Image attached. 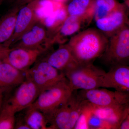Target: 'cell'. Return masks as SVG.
<instances>
[{
    "mask_svg": "<svg viewBox=\"0 0 129 129\" xmlns=\"http://www.w3.org/2000/svg\"><path fill=\"white\" fill-rule=\"evenodd\" d=\"M108 41L99 29L89 28L73 36L67 44L77 62L89 63L102 55Z\"/></svg>",
    "mask_w": 129,
    "mask_h": 129,
    "instance_id": "1",
    "label": "cell"
},
{
    "mask_svg": "<svg viewBox=\"0 0 129 129\" xmlns=\"http://www.w3.org/2000/svg\"><path fill=\"white\" fill-rule=\"evenodd\" d=\"M106 73L92 63H78L63 72L73 91L102 87Z\"/></svg>",
    "mask_w": 129,
    "mask_h": 129,
    "instance_id": "2",
    "label": "cell"
},
{
    "mask_svg": "<svg viewBox=\"0 0 129 129\" xmlns=\"http://www.w3.org/2000/svg\"><path fill=\"white\" fill-rule=\"evenodd\" d=\"M108 39L107 48L101 56L104 62L111 67L129 65V23Z\"/></svg>",
    "mask_w": 129,
    "mask_h": 129,
    "instance_id": "3",
    "label": "cell"
},
{
    "mask_svg": "<svg viewBox=\"0 0 129 129\" xmlns=\"http://www.w3.org/2000/svg\"><path fill=\"white\" fill-rule=\"evenodd\" d=\"M73 91L66 77L40 93L32 105L45 114L47 113L65 103Z\"/></svg>",
    "mask_w": 129,
    "mask_h": 129,
    "instance_id": "4",
    "label": "cell"
},
{
    "mask_svg": "<svg viewBox=\"0 0 129 129\" xmlns=\"http://www.w3.org/2000/svg\"><path fill=\"white\" fill-rule=\"evenodd\" d=\"M79 94L84 99L97 107H108L129 103V93L106 89L81 90Z\"/></svg>",
    "mask_w": 129,
    "mask_h": 129,
    "instance_id": "5",
    "label": "cell"
},
{
    "mask_svg": "<svg viewBox=\"0 0 129 129\" xmlns=\"http://www.w3.org/2000/svg\"><path fill=\"white\" fill-rule=\"evenodd\" d=\"M39 2L40 0H36L20 8L16 18L14 33L5 44V48L11 47L39 21L37 9Z\"/></svg>",
    "mask_w": 129,
    "mask_h": 129,
    "instance_id": "6",
    "label": "cell"
},
{
    "mask_svg": "<svg viewBox=\"0 0 129 129\" xmlns=\"http://www.w3.org/2000/svg\"><path fill=\"white\" fill-rule=\"evenodd\" d=\"M37 86L41 92L55 84L65 77L45 60L39 61L25 72Z\"/></svg>",
    "mask_w": 129,
    "mask_h": 129,
    "instance_id": "7",
    "label": "cell"
},
{
    "mask_svg": "<svg viewBox=\"0 0 129 129\" xmlns=\"http://www.w3.org/2000/svg\"><path fill=\"white\" fill-rule=\"evenodd\" d=\"M25 73L24 80L18 86L14 94L6 101L16 113L31 106L41 93L30 77Z\"/></svg>",
    "mask_w": 129,
    "mask_h": 129,
    "instance_id": "8",
    "label": "cell"
},
{
    "mask_svg": "<svg viewBox=\"0 0 129 129\" xmlns=\"http://www.w3.org/2000/svg\"><path fill=\"white\" fill-rule=\"evenodd\" d=\"M47 50L45 47L37 48L12 47L8 49L5 61L17 69L25 72Z\"/></svg>",
    "mask_w": 129,
    "mask_h": 129,
    "instance_id": "9",
    "label": "cell"
},
{
    "mask_svg": "<svg viewBox=\"0 0 129 129\" xmlns=\"http://www.w3.org/2000/svg\"><path fill=\"white\" fill-rule=\"evenodd\" d=\"M127 7L120 3L107 16L95 20L97 28L108 38L115 34L129 23Z\"/></svg>",
    "mask_w": 129,
    "mask_h": 129,
    "instance_id": "10",
    "label": "cell"
},
{
    "mask_svg": "<svg viewBox=\"0 0 129 129\" xmlns=\"http://www.w3.org/2000/svg\"><path fill=\"white\" fill-rule=\"evenodd\" d=\"M49 37L50 34L46 26L38 21L10 48H37L42 47L46 48Z\"/></svg>",
    "mask_w": 129,
    "mask_h": 129,
    "instance_id": "11",
    "label": "cell"
},
{
    "mask_svg": "<svg viewBox=\"0 0 129 129\" xmlns=\"http://www.w3.org/2000/svg\"><path fill=\"white\" fill-rule=\"evenodd\" d=\"M102 87L129 93V65L112 67L104 75Z\"/></svg>",
    "mask_w": 129,
    "mask_h": 129,
    "instance_id": "12",
    "label": "cell"
},
{
    "mask_svg": "<svg viewBox=\"0 0 129 129\" xmlns=\"http://www.w3.org/2000/svg\"><path fill=\"white\" fill-rule=\"evenodd\" d=\"M85 23H87L79 17L69 15L57 30L51 35L48 46L50 47L55 43L63 44L64 38L74 35L78 32Z\"/></svg>",
    "mask_w": 129,
    "mask_h": 129,
    "instance_id": "13",
    "label": "cell"
},
{
    "mask_svg": "<svg viewBox=\"0 0 129 129\" xmlns=\"http://www.w3.org/2000/svg\"><path fill=\"white\" fill-rule=\"evenodd\" d=\"M44 60L56 69L64 72L78 63L75 59L68 44H61Z\"/></svg>",
    "mask_w": 129,
    "mask_h": 129,
    "instance_id": "14",
    "label": "cell"
},
{
    "mask_svg": "<svg viewBox=\"0 0 129 129\" xmlns=\"http://www.w3.org/2000/svg\"><path fill=\"white\" fill-rule=\"evenodd\" d=\"M25 78V72L17 69L6 61L0 64V89L5 92L18 86Z\"/></svg>",
    "mask_w": 129,
    "mask_h": 129,
    "instance_id": "15",
    "label": "cell"
},
{
    "mask_svg": "<svg viewBox=\"0 0 129 129\" xmlns=\"http://www.w3.org/2000/svg\"><path fill=\"white\" fill-rule=\"evenodd\" d=\"M129 104L108 107L92 106L94 112L109 125L111 129H119Z\"/></svg>",
    "mask_w": 129,
    "mask_h": 129,
    "instance_id": "16",
    "label": "cell"
},
{
    "mask_svg": "<svg viewBox=\"0 0 129 129\" xmlns=\"http://www.w3.org/2000/svg\"><path fill=\"white\" fill-rule=\"evenodd\" d=\"M69 99L57 108L45 114L50 129H68L70 116Z\"/></svg>",
    "mask_w": 129,
    "mask_h": 129,
    "instance_id": "17",
    "label": "cell"
},
{
    "mask_svg": "<svg viewBox=\"0 0 129 129\" xmlns=\"http://www.w3.org/2000/svg\"><path fill=\"white\" fill-rule=\"evenodd\" d=\"M66 7L69 15L79 17L88 23L94 18L95 0H72Z\"/></svg>",
    "mask_w": 129,
    "mask_h": 129,
    "instance_id": "18",
    "label": "cell"
},
{
    "mask_svg": "<svg viewBox=\"0 0 129 129\" xmlns=\"http://www.w3.org/2000/svg\"><path fill=\"white\" fill-rule=\"evenodd\" d=\"M20 8L14 6L0 18V48H5V44L13 35L16 18Z\"/></svg>",
    "mask_w": 129,
    "mask_h": 129,
    "instance_id": "19",
    "label": "cell"
},
{
    "mask_svg": "<svg viewBox=\"0 0 129 129\" xmlns=\"http://www.w3.org/2000/svg\"><path fill=\"white\" fill-rule=\"evenodd\" d=\"M25 109L24 117L30 129H50L44 113L32 105Z\"/></svg>",
    "mask_w": 129,
    "mask_h": 129,
    "instance_id": "20",
    "label": "cell"
},
{
    "mask_svg": "<svg viewBox=\"0 0 129 129\" xmlns=\"http://www.w3.org/2000/svg\"><path fill=\"white\" fill-rule=\"evenodd\" d=\"M76 92V91H74L69 99L70 116L68 129H74L87 102Z\"/></svg>",
    "mask_w": 129,
    "mask_h": 129,
    "instance_id": "21",
    "label": "cell"
},
{
    "mask_svg": "<svg viewBox=\"0 0 129 129\" xmlns=\"http://www.w3.org/2000/svg\"><path fill=\"white\" fill-rule=\"evenodd\" d=\"M69 16L67 7L61 5L55 9L47 18L46 26L49 28V32L52 34L56 31Z\"/></svg>",
    "mask_w": 129,
    "mask_h": 129,
    "instance_id": "22",
    "label": "cell"
},
{
    "mask_svg": "<svg viewBox=\"0 0 129 129\" xmlns=\"http://www.w3.org/2000/svg\"><path fill=\"white\" fill-rule=\"evenodd\" d=\"M95 21L104 17L120 5L117 0H95Z\"/></svg>",
    "mask_w": 129,
    "mask_h": 129,
    "instance_id": "23",
    "label": "cell"
},
{
    "mask_svg": "<svg viewBox=\"0 0 129 129\" xmlns=\"http://www.w3.org/2000/svg\"><path fill=\"white\" fill-rule=\"evenodd\" d=\"M16 114L7 102L4 103L0 113V129H14Z\"/></svg>",
    "mask_w": 129,
    "mask_h": 129,
    "instance_id": "24",
    "label": "cell"
},
{
    "mask_svg": "<svg viewBox=\"0 0 129 129\" xmlns=\"http://www.w3.org/2000/svg\"><path fill=\"white\" fill-rule=\"evenodd\" d=\"M88 129H111L109 125L93 111L92 106L90 104L87 121Z\"/></svg>",
    "mask_w": 129,
    "mask_h": 129,
    "instance_id": "25",
    "label": "cell"
},
{
    "mask_svg": "<svg viewBox=\"0 0 129 129\" xmlns=\"http://www.w3.org/2000/svg\"><path fill=\"white\" fill-rule=\"evenodd\" d=\"M14 129H30L24 120V115H19L16 118Z\"/></svg>",
    "mask_w": 129,
    "mask_h": 129,
    "instance_id": "26",
    "label": "cell"
},
{
    "mask_svg": "<svg viewBox=\"0 0 129 129\" xmlns=\"http://www.w3.org/2000/svg\"><path fill=\"white\" fill-rule=\"evenodd\" d=\"M119 129H129V104L126 109L124 117L120 124Z\"/></svg>",
    "mask_w": 129,
    "mask_h": 129,
    "instance_id": "27",
    "label": "cell"
},
{
    "mask_svg": "<svg viewBox=\"0 0 129 129\" xmlns=\"http://www.w3.org/2000/svg\"><path fill=\"white\" fill-rule=\"evenodd\" d=\"M36 0H16L14 3V6L21 8L29 3Z\"/></svg>",
    "mask_w": 129,
    "mask_h": 129,
    "instance_id": "28",
    "label": "cell"
},
{
    "mask_svg": "<svg viewBox=\"0 0 129 129\" xmlns=\"http://www.w3.org/2000/svg\"><path fill=\"white\" fill-rule=\"evenodd\" d=\"M8 49L9 48H0V64L5 61Z\"/></svg>",
    "mask_w": 129,
    "mask_h": 129,
    "instance_id": "29",
    "label": "cell"
},
{
    "mask_svg": "<svg viewBox=\"0 0 129 129\" xmlns=\"http://www.w3.org/2000/svg\"><path fill=\"white\" fill-rule=\"evenodd\" d=\"M5 91L3 90L0 89V113L2 109L3 104H4V93Z\"/></svg>",
    "mask_w": 129,
    "mask_h": 129,
    "instance_id": "30",
    "label": "cell"
},
{
    "mask_svg": "<svg viewBox=\"0 0 129 129\" xmlns=\"http://www.w3.org/2000/svg\"><path fill=\"white\" fill-rule=\"evenodd\" d=\"M124 2V4L127 7H129V0H123Z\"/></svg>",
    "mask_w": 129,
    "mask_h": 129,
    "instance_id": "31",
    "label": "cell"
},
{
    "mask_svg": "<svg viewBox=\"0 0 129 129\" xmlns=\"http://www.w3.org/2000/svg\"><path fill=\"white\" fill-rule=\"evenodd\" d=\"M66 0H56V1L57 3H62L63 2L65 1Z\"/></svg>",
    "mask_w": 129,
    "mask_h": 129,
    "instance_id": "32",
    "label": "cell"
},
{
    "mask_svg": "<svg viewBox=\"0 0 129 129\" xmlns=\"http://www.w3.org/2000/svg\"><path fill=\"white\" fill-rule=\"evenodd\" d=\"M3 1V0H0V7L2 4Z\"/></svg>",
    "mask_w": 129,
    "mask_h": 129,
    "instance_id": "33",
    "label": "cell"
},
{
    "mask_svg": "<svg viewBox=\"0 0 129 129\" xmlns=\"http://www.w3.org/2000/svg\"><path fill=\"white\" fill-rule=\"evenodd\" d=\"M127 8H128V9H129V7H127Z\"/></svg>",
    "mask_w": 129,
    "mask_h": 129,
    "instance_id": "34",
    "label": "cell"
}]
</instances>
